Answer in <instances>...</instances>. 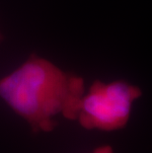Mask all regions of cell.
<instances>
[{
	"instance_id": "obj_1",
	"label": "cell",
	"mask_w": 152,
	"mask_h": 153,
	"mask_svg": "<svg viewBox=\"0 0 152 153\" xmlns=\"http://www.w3.org/2000/svg\"><path fill=\"white\" fill-rule=\"evenodd\" d=\"M84 93L81 77L35 54L0 79V99L34 132L53 131L59 115L76 120Z\"/></svg>"
},
{
	"instance_id": "obj_2",
	"label": "cell",
	"mask_w": 152,
	"mask_h": 153,
	"mask_svg": "<svg viewBox=\"0 0 152 153\" xmlns=\"http://www.w3.org/2000/svg\"><path fill=\"white\" fill-rule=\"evenodd\" d=\"M140 96L137 87L124 81L97 80L83 94L76 120L88 131H118L127 126L132 105Z\"/></svg>"
},
{
	"instance_id": "obj_3",
	"label": "cell",
	"mask_w": 152,
	"mask_h": 153,
	"mask_svg": "<svg viewBox=\"0 0 152 153\" xmlns=\"http://www.w3.org/2000/svg\"><path fill=\"white\" fill-rule=\"evenodd\" d=\"M90 153H115L114 148L111 145H100L98 147H96L95 149L90 152Z\"/></svg>"
},
{
	"instance_id": "obj_4",
	"label": "cell",
	"mask_w": 152,
	"mask_h": 153,
	"mask_svg": "<svg viewBox=\"0 0 152 153\" xmlns=\"http://www.w3.org/2000/svg\"><path fill=\"white\" fill-rule=\"evenodd\" d=\"M2 40V36H1V34H0V41Z\"/></svg>"
}]
</instances>
